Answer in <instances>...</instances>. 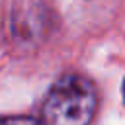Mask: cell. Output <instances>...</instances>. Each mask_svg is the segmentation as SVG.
<instances>
[{
    "instance_id": "3957f363",
    "label": "cell",
    "mask_w": 125,
    "mask_h": 125,
    "mask_svg": "<svg viewBox=\"0 0 125 125\" xmlns=\"http://www.w3.org/2000/svg\"><path fill=\"white\" fill-rule=\"evenodd\" d=\"M123 98H125V82H123Z\"/></svg>"
},
{
    "instance_id": "6da1fadb",
    "label": "cell",
    "mask_w": 125,
    "mask_h": 125,
    "mask_svg": "<svg viewBox=\"0 0 125 125\" xmlns=\"http://www.w3.org/2000/svg\"><path fill=\"white\" fill-rule=\"evenodd\" d=\"M98 90L82 74L59 78L41 105V125H92L98 111Z\"/></svg>"
},
{
    "instance_id": "7a4b0ae2",
    "label": "cell",
    "mask_w": 125,
    "mask_h": 125,
    "mask_svg": "<svg viewBox=\"0 0 125 125\" xmlns=\"http://www.w3.org/2000/svg\"><path fill=\"white\" fill-rule=\"evenodd\" d=\"M0 125H41V121L27 115H14V117H0Z\"/></svg>"
}]
</instances>
